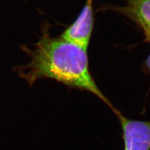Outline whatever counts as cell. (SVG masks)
Segmentation results:
<instances>
[{"mask_svg": "<svg viewBox=\"0 0 150 150\" xmlns=\"http://www.w3.org/2000/svg\"><path fill=\"white\" fill-rule=\"evenodd\" d=\"M116 115L123 131L124 150H150V121L128 119L120 112Z\"/></svg>", "mask_w": 150, "mask_h": 150, "instance_id": "3", "label": "cell"}, {"mask_svg": "<svg viewBox=\"0 0 150 150\" xmlns=\"http://www.w3.org/2000/svg\"><path fill=\"white\" fill-rule=\"evenodd\" d=\"M146 66H147L148 68L149 69V70L150 71V54L148 56V58L147 61H146Z\"/></svg>", "mask_w": 150, "mask_h": 150, "instance_id": "6", "label": "cell"}, {"mask_svg": "<svg viewBox=\"0 0 150 150\" xmlns=\"http://www.w3.org/2000/svg\"><path fill=\"white\" fill-rule=\"evenodd\" d=\"M94 25L93 0H86L81 13L59 36L87 50Z\"/></svg>", "mask_w": 150, "mask_h": 150, "instance_id": "2", "label": "cell"}, {"mask_svg": "<svg viewBox=\"0 0 150 150\" xmlns=\"http://www.w3.org/2000/svg\"><path fill=\"white\" fill-rule=\"evenodd\" d=\"M50 25L42 26L41 36L31 50L21 46L31 62L13 69L32 86L38 79L50 78L69 88L86 91L96 96L117 113L110 100L103 93L89 69L87 50L63 39L53 38L49 32Z\"/></svg>", "mask_w": 150, "mask_h": 150, "instance_id": "1", "label": "cell"}, {"mask_svg": "<svg viewBox=\"0 0 150 150\" xmlns=\"http://www.w3.org/2000/svg\"><path fill=\"white\" fill-rule=\"evenodd\" d=\"M144 32V35L146 37V40L150 41V28H142Z\"/></svg>", "mask_w": 150, "mask_h": 150, "instance_id": "5", "label": "cell"}, {"mask_svg": "<svg viewBox=\"0 0 150 150\" xmlns=\"http://www.w3.org/2000/svg\"><path fill=\"white\" fill-rule=\"evenodd\" d=\"M126 6L116 9L137 22L142 28H150V0H125Z\"/></svg>", "mask_w": 150, "mask_h": 150, "instance_id": "4", "label": "cell"}]
</instances>
